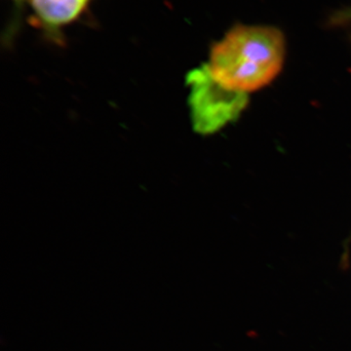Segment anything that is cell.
Listing matches in <instances>:
<instances>
[{
    "mask_svg": "<svg viewBox=\"0 0 351 351\" xmlns=\"http://www.w3.org/2000/svg\"><path fill=\"white\" fill-rule=\"evenodd\" d=\"M12 1L14 8H15V12H14V19L11 27L16 29L18 25V18L20 17L21 13H22V7L24 5L25 2L29 1V0H11Z\"/></svg>",
    "mask_w": 351,
    "mask_h": 351,
    "instance_id": "obj_5",
    "label": "cell"
},
{
    "mask_svg": "<svg viewBox=\"0 0 351 351\" xmlns=\"http://www.w3.org/2000/svg\"><path fill=\"white\" fill-rule=\"evenodd\" d=\"M329 24L338 27L351 24V7L337 11L330 18Z\"/></svg>",
    "mask_w": 351,
    "mask_h": 351,
    "instance_id": "obj_4",
    "label": "cell"
},
{
    "mask_svg": "<svg viewBox=\"0 0 351 351\" xmlns=\"http://www.w3.org/2000/svg\"><path fill=\"white\" fill-rule=\"evenodd\" d=\"M186 82L191 121L197 133H216L239 119L248 105L249 95L218 86L201 66L189 73Z\"/></svg>",
    "mask_w": 351,
    "mask_h": 351,
    "instance_id": "obj_2",
    "label": "cell"
},
{
    "mask_svg": "<svg viewBox=\"0 0 351 351\" xmlns=\"http://www.w3.org/2000/svg\"><path fill=\"white\" fill-rule=\"evenodd\" d=\"M285 56V36L280 29L237 25L213 44L209 60L200 66L218 86L249 95L276 80Z\"/></svg>",
    "mask_w": 351,
    "mask_h": 351,
    "instance_id": "obj_1",
    "label": "cell"
},
{
    "mask_svg": "<svg viewBox=\"0 0 351 351\" xmlns=\"http://www.w3.org/2000/svg\"><path fill=\"white\" fill-rule=\"evenodd\" d=\"M93 0H29L31 24L48 40L62 45L64 29L84 15Z\"/></svg>",
    "mask_w": 351,
    "mask_h": 351,
    "instance_id": "obj_3",
    "label": "cell"
}]
</instances>
